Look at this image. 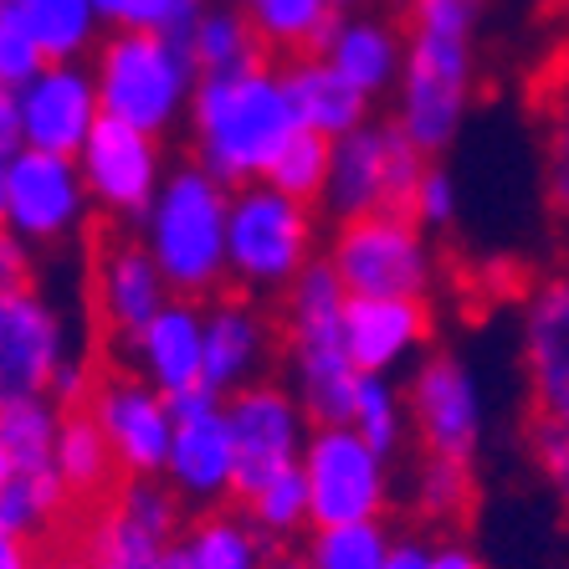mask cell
I'll return each instance as SVG.
<instances>
[{
  "instance_id": "obj_48",
  "label": "cell",
  "mask_w": 569,
  "mask_h": 569,
  "mask_svg": "<svg viewBox=\"0 0 569 569\" xmlns=\"http://www.w3.org/2000/svg\"><path fill=\"white\" fill-rule=\"evenodd\" d=\"M267 569H313L303 543H278L272 555H267Z\"/></svg>"
},
{
  "instance_id": "obj_35",
  "label": "cell",
  "mask_w": 569,
  "mask_h": 569,
  "mask_svg": "<svg viewBox=\"0 0 569 569\" xmlns=\"http://www.w3.org/2000/svg\"><path fill=\"white\" fill-rule=\"evenodd\" d=\"M349 426L370 441L375 451H385L390 462L400 457V447L411 441V406H406V385H396V375H365L355 390V411Z\"/></svg>"
},
{
  "instance_id": "obj_32",
  "label": "cell",
  "mask_w": 569,
  "mask_h": 569,
  "mask_svg": "<svg viewBox=\"0 0 569 569\" xmlns=\"http://www.w3.org/2000/svg\"><path fill=\"white\" fill-rule=\"evenodd\" d=\"M477 503V472L462 457H441V451H416L411 462V513L426 529H457L467 523Z\"/></svg>"
},
{
  "instance_id": "obj_24",
  "label": "cell",
  "mask_w": 569,
  "mask_h": 569,
  "mask_svg": "<svg viewBox=\"0 0 569 569\" xmlns=\"http://www.w3.org/2000/svg\"><path fill=\"white\" fill-rule=\"evenodd\" d=\"M345 329L359 375H400L426 359L437 313L431 298H349Z\"/></svg>"
},
{
  "instance_id": "obj_7",
  "label": "cell",
  "mask_w": 569,
  "mask_h": 569,
  "mask_svg": "<svg viewBox=\"0 0 569 569\" xmlns=\"http://www.w3.org/2000/svg\"><path fill=\"white\" fill-rule=\"evenodd\" d=\"M323 262L339 272L349 298H431L437 288V241L411 211H375L333 221Z\"/></svg>"
},
{
  "instance_id": "obj_16",
  "label": "cell",
  "mask_w": 569,
  "mask_h": 569,
  "mask_svg": "<svg viewBox=\"0 0 569 569\" xmlns=\"http://www.w3.org/2000/svg\"><path fill=\"white\" fill-rule=\"evenodd\" d=\"M78 164L98 221L108 226H139V216L149 211V200L159 196L164 174H170V154H164L159 133H144L133 123L108 119V113L93 129V139L82 144Z\"/></svg>"
},
{
  "instance_id": "obj_30",
  "label": "cell",
  "mask_w": 569,
  "mask_h": 569,
  "mask_svg": "<svg viewBox=\"0 0 569 569\" xmlns=\"http://www.w3.org/2000/svg\"><path fill=\"white\" fill-rule=\"evenodd\" d=\"M186 41H190V52H196L200 78H237V72H252V67L272 62L252 27V16H247V6H231V0H211Z\"/></svg>"
},
{
  "instance_id": "obj_3",
  "label": "cell",
  "mask_w": 569,
  "mask_h": 569,
  "mask_svg": "<svg viewBox=\"0 0 569 569\" xmlns=\"http://www.w3.org/2000/svg\"><path fill=\"white\" fill-rule=\"evenodd\" d=\"M349 288L323 257L278 298L282 329V380L298 390L313 426H339L355 411L359 365L349 355Z\"/></svg>"
},
{
  "instance_id": "obj_20",
  "label": "cell",
  "mask_w": 569,
  "mask_h": 569,
  "mask_svg": "<svg viewBox=\"0 0 569 569\" xmlns=\"http://www.w3.org/2000/svg\"><path fill=\"white\" fill-rule=\"evenodd\" d=\"M282 359L278 303H262L252 292L226 288L206 298V390L237 396L247 385L267 380Z\"/></svg>"
},
{
  "instance_id": "obj_44",
  "label": "cell",
  "mask_w": 569,
  "mask_h": 569,
  "mask_svg": "<svg viewBox=\"0 0 569 569\" xmlns=\"http://www.w3.org/2000/svg\"><path fill=\"white\" fill-rule=\"evenodd\" d=\"M390 569H437V539H396Z\"/></svg>"
},
{
  "instance_id": "obj_18",
  "label": "cell",
  "mask_w": 569,
  "mask_h": 569,
  "mask_svg": "<svg viewBox=\"0 0 569 569\" xmlns=\"http://www.w3.org/2000/svg\"><path fill=\"white\" fill-rule=\"evenodd\" d=\"M406 406H411L416 451H441V457L477 462V447H482V390H477V375L467 370L462 355L431 349L406 375Z\"/></svg>"
},
{
  "instance_id": "obj_46",
  "label": "cell",
  "mask_w": 569,
  "mask_h": 569,
  "mask_svg": "<svg viewBox=\"0 0 569 569\" xmlns=\"http://www.w3.org/2000/svg\"><path fill=\"white\" fill-rule=\"evenodd\" d=\"M437 569H488V559L462 539H437Z\"/></svg>"
},
{
  "instance_id": "obj_45",
  "label": "cell",
  "mask_w": 569,
  "mask_h": 569,
  "mask_svg": "<svg viewBox=\"0 0 569 569\" xmlns=\"http://www.w3.org/2000/svg\"><path fill=\"white\" fill-rule=\"evenodd\" d=\"M27 149V133H21V113H16V98L0 88V159Z\"/></svg>"
},
{
  "instance_id": "obj_10",
  "label": "cell",
  "mask_w": 569,
  "mask_h": 569,
  "mask_svg": "<svg viewBox=\"0 0 569 569\" xmlns=\"http://www.w3.org/2000/svg\"><path fill=\"white\" fill-rule=\"evenodd\" d=\"M190 508L164 477H123L82 523V569H170Z\"/></svg>"
},
{
  "instance_id": "obj_17",
  "label": "cell",
  "mask_w": 569,
  "mask_h": 569,
  "mask_svg": "<svg viewBox=\"0 0 569 569\" xmlns=\"http://www.w3.org/2000/svg\"><path fill=\"white\" fill-rule=\"evenodd\" d=\"M164 482L180 492V503H186L190 513L226 508L241 498L237 437H231L221 396L200 390V396L174 400V441H170Z\"/></svg>"
},
{
  "instance_id": "obj_49",
  "label": "cell",
  "mask_w": 569,
  "mask_h": 569,
  "mask_svg": "<svg viewBox=\"0 0 569 569\" xmlns=\"http://www.w3.org/2000/svg\"><path fill=\"white\" fill-rule=\"evenodd\" d=\"M345 6H349V11H355V6H370V0H345Z\"/></svg>"
},
{
  "instance_id": "obj_26",
  "label": "cell",
  "mask_w": 569,
  "mask_h": 569,
  "mask_svg": "<svg viewBox=\"0 0 569 569\" xmlns=\"http://www.w3.org/2000/svg\"><path fill=\"white\" fill-rule=\"evenodd\" d=\"M282 78H288L298 123L313 129V133H323V139H345V133H355L359 123L375 119V103L359 93L355 82H349L323 52H308V57L282 62Z\"/></svg>"
},
{
  "instance_id": "obj_21",
  "label": "cell",
  "mask_w": 569,
  "mask_h": 569,
  "mask_svg": "<svg viewBox=\"0 0 569 569\" xmlns=\"http://www.w3.org/2000/svg\"><path fill=\"white\" fill-rule=\"evenodd\" d=\"M518 359H523V385H529V416L569 426V267L523 292Z\"/></svg>"
},
{
  "instance_id": "obj_22",
  "label": "cell",
  "mask_w": 569,
  "mask_h": 569,
  "mask_svg": "<svg viewBox=\"0 0 569 569\" xmlns=\"http://www.w3.org/2000/svg\"><path fill=\"white\" fill-rule=\"evenodd\" d=\"M21 113V133L31 149L47 154H82V144L93 139L103 123V98H98L93 62H47L31 82L6 88Z\"/></svg>"
},
{
  "instance_id": "obj_4",
  "label": "cell",
  "mask_w": 569,
  "mask_h": 569,
  "mask_svg": "<svg viewBox=\"0 0 569 569\" xmlns=\"http://www.w3.org/2000/svg\"><path fill=\"white\" fill-rule=\"evenodd\" d=\"M57 441L62 406L52 396H0V533L41 543L78 508Z\"/></svg>"
},
{
  "instance_id": "obj_15",
  "label": "cell",
  "mask_w": 569,
  "mask_h": 569,
  "mask_svg": "<svg viewBox=\"0 0 569 569\" xmlns=\"http://www.w3.org/2000/svg\"><path fill=\"white\" fill-rule=\"evenodd\" d=\"M88 411L103 426L123 477H164L174 441V400L164 390H154L144 375L113 359V365H98Z\"/></svg>"
},
{
  "instance_id": "obj_50",
  "label": "cell",
  "mask_w": 569,
  "mask_h": 569,
  "mask_svg": "<svg viewBox=\"0 0 569 569\" xmlns=\"http://www.w3.org/2000/svg\"><path fill=\"white\" fill-rule=\"evenodd\" d=\"M231 6H241V0H231Z\"/></svg>"
},
{
  "instance_id": "obj_6",
  "label": "cell",
  "mask_w": 569,
  "mask_h": 569,
  "mask_svg": "<svg viewBox=\"0 0 569 569\" xmlns=\"http://www.w3.org/2000/svg\"><path fill=\"white\" fill-rule=\"evenodd\" d=\"M318 206L292 200L272 180L231 190V288L278 303L292 282L323 257Z\"/></svg>"
},
{
  "instance_id": "obj_9",
  "label": "cell",
  "mask_w": 569,
  "mask_h": 569,
  "mask_svg": "<svg viewBox=\"0 0 569 569\" xmlns=\"http://www.w3.org/2000/svg\"><path fill=\"white\" fill-rule=\"evenodd\" d=\"M477 37L406 31V72L390 98V119L411 133L431 159H441L467 123L477 78Z\"/></svg>"
},
{
  "instance_id": "obj_25",
  "label": "cell",
  "mask_w": 569,
  "mask_h": 569,
  "mask_svg": "<svg viewBox=\"0 0 569 569\" xmlns=\"http://www.w3.org/2000/svg\"><path fill=\"white\" fill-rule=\"evenodd\" d=\"M323 57H329L370 103L396 98L400 72H406V27H396L390 16L370 11V6H355V11H345L339 27L329 31Z\"/></svg>"
},
{
  "instance_id": "obj_13",
  "label": "cell",
  "mask_w": 569,
  "mask_h": 569,
  "mask_svg": "<svg viewBox=\"0 0 569 569\" xmlns=\"http://www.w3.org/2000/svg\"><path fill=\"white\" fill-rule=\"evenodd\" d=\"M226 421H231V437H237L241 498L262 488V482H272V477L303 467L313 416L282 375H267V380L247 385L237 396H226Z\"/></svg>"
},
{
  "instance_id": "obj_31",
  "label": "cell",
  "mask_w": 569,
  "mask_h": 569,
  "mask_svg": "<svg viewBox=\"0 0 569 569\" xmlns=\"http://www.w3.org/2000/svg\"><path fill=\"white\" fill-rule=\"evenodd\" d=\"M57 462H62L67 488H72V498H78L82 508L103 503L108 492L123 482L119 457H113V447H108V437H103V426L93 421V411H88V406H78V411H62V441H57Z\"/></svg>"
},
{
  "instance_id": "obj_38",
  "label": "cell",
  "mask_w": 569,
  "mask_h": 569,
  "mask_svg": "<svg viewBox=\"0 0 569 569\" xmlns=\"http://www.w3.org/2000/svg\"><path fill=\"white\" fill-rule=\"evenodd\" d=\"M211 0H103L108 27L123 31H159V37H190Z\"/></svg>"
},
{
  "instance_id": "obj_43",
  "label": "cell",
  "mask_w": 569,
  "mask_h": 569,
  "mask_svg": "<svg viewBox=\"0 0 569 569\" xmlns=\"http://www.w3.org/2000/svg\"><path fill=\"white\" fill-rule=\"evenodd\" d=\"M16 282H31V247L6 231V241H0V288H16Z\"/></svg>"
},
{
  "instance_id": "obj_33",
  "label": "cell",
  "mask_w": 569,
  "mask_h": 569,
  "mask_svg": "<svg viewBox=\"0 0 569 569\" xmlns=\"http://www.w3.org/2000/svg\"><path fill=\"white\" fill-rule=\"evenodd\" d=\"M539 133H543V196L569 226V52L539 88Z\"/></svg>"
},
{
  "instance_id": "obj_42",
  "label": "cell",
  "mask_w": 569,
  "mask_h": 569,
  "mask_svg": "<svg viewBox=\"0 0 569 569\" xmlns=\"http://www.w3.org/2000/svg\"><path fill=\"white\" fill-rule=\"evenodd\" d=\"M529 457L539 467V477L549 482V492L569 508V426L529 416Z\"/></svg>"
},
{
  "instance_id": "obj_11",
  "label": "cell",
  "mask_w": 569,
  "mask_h": 569,
  "mask_svg": "<svg viewBox=\"0 0 569 569\" xmlns=\"http://www.w3.org/2000/svg\"><path fill=\"white\" fill-rule=\"evenodd\" d=\"M93 196L72 154H47L27 144L0 159V221L31 252L78 241L93 226Z\"/></svg>"
},
{
  "instance_id": "obj_28",
  "label": "cell",
  "mask_w": 569,
  "mask_h": 569,
  "mask_svg": "<svg viewBox=\"0 0 569 569\" xmlns=\"http://www.w3.org/2000/svg\"><path fill=\"white\" fill-rule=\"evenodd\" d=\"M0 6H11L27 21L47 62H93L113 31L98 0H0Z\"/></svg>"
},
{
  "instance_id": "obj_1",
  "label": "cell",
  "mask_w": 569,
  "mask_h": 569,
  "mask_svg": "<svg viewBox=\"0 0 569 569\" xmlns=\"http://www.w3.org/2000/svg\"><path fill=\"white\" fill-rule=\"evenodd\" d=\"M303 129L292 108L282 62H262L237 78H206L190 108V159H200L226 186H257L272 174L282 144Z\"/></svg>"
},
{
  "instance_id": "obj_12",
  "label": "cell",
  "mask_w": 569,
  "mask_h": 569,
  "mask_svg": "<svg viewBox=\"0 0 569 569\" xmlns=\"http://www.w3.org/2000/svg\"><path fill=\"white\" fill-rule=\"evenodd\" d=\"M308 498H313V529H345V523H385L396 492H390V457L375 451L349 421L313 426L303 451Z\"/></svg>"
},
{
  "instance_id": "obj_41",
  "label": "cell",
  "mask_w": 569,
  "mask_h": 569,
  "mask_svg": "<svg viewBox=\"0 0 569 569\" xmlns=\"http://www.w3.org/2000/svg\"><path fill=\"white\" fill-rule=\"evenodd\" d=\"M488 0H406V31H441V37H477Z\"/></svg>"
},
{
  "instance_id": "obj_14",
  "label": "cell",
  "mask_w": 569,
  "mask_h": 569,
  "mask_svg": "<svg viewBox=\"0 0 569 569\" xmlns=\"http://www.w3.org/2000/svg\"><path fill=\"white\" fill-rule=\"evenodd\" d=\"M82 359L67 313L41 292V282L0 288V396H52L57 375Z\"/></svg>"
},
{
  "instance_id": "obj_39",
  "label": "cell",
  "mask_w": 569,
  "mask_h": 569,
  "mask_svg": "<svg viewBox=\"0 0 569 569\" xmlns=\"http://www.w3.org/2000/svg\"><path fill=\"white\" fill-rule=\"evenodd\" d=\"M47 67V52L37 47V37L27 31V21L0 6V88H21Z\"/></svg>"
},
{
  "instance_id": "obj_27",
  "label": "cell",
  "mask_w": 569,
  "mask_h": 569,
  "mask_svg": "<svg viewBox=\"0 0 569 569\" xmlns=\"http://www.w3.org/2000/svg\"><path fill=\"white\" fill-rule=\"evenodd\" d=\"M267 555L272 543L247 518V508L226 503L190 513L180 543L170 549V569H267Z\"/></svg>"
},
{
  "instance_id": "obj_23",
  "label": "cell",
  "mask_w": 569,
  "mask_h": 569,
  "mask_svg": "<svg viewBox=\"0 0 569 569\" xmlns=\"http://www.w3.org/2000/svg\"><path fill=\"white\" fill-rule=\"evenodd\" d=\"M113 359L144 375L170 400H186L206 390V303L170 298L139 333L113 345Z\"/></svg>"
},
{
  "instance_id": "obj_40",
  "label": "cell",
  "mask_w": 569,
  "mask_h": 569,
  "mask_svg": "<svg viewBox=\"0 0 569 569\" xmlns=\"http://www.w3.org/2000/svg\"><path fill=\"white\" fill-rule=\"evenodd\" d=\"M411 216L431 237H441V231L457 226V216H462V190H457V174H451L447 164L431 159V170H426L421 190H416V200H411Z\"/></svg>"
},
{
  "instance_id": "obj_36",
  "label": "cell",
  "mask_w": 569,
  "mask_h": 569,
  "mask_svg": "<svg viewBox=\"0 0 569 569\" xmlns=\"http://www.w3.org/2000/svg\"><path fill=\"white\" fill-rule=\"evenodd\" d=\"M303 549L313 569H390L396 533L385 523H345V529H313Z\"/></svg>"
},
{
  "instance_id": "obj_34",
  "label": "cell",
  "mask_w": 569,
  "mask_h": 569,
  "mask_svg": "<svg viewBox=\"0 0 569 569\" xmlns=\"http://www.w3.org/2000/svg\"><path fill=\"white\" fill-rule=\"evenodd\" d=\"M247 518H252L257 529L267 533V543L278 549V543H298L313 533V498H308V477L303 467H292V472L272 477L262 488H252L241 498Z\"/></svg>"
},
{
  "instance_id": "obj_8",
  "label": "cell",
  "mask_w": 569,
  "mask_h": 569,
  "mask_svg": "<svg viewBox=\"0 0 569 569\" xmlns=\"http://www.w3.org/2000/svg\"><path fill=\"white\" fill-rule=\"evenodd\" d=\"M431 154L390 113H375L355 133L333 139V174L323 190V221H355L375 211H411Z\"/></svg>"
},
{
  "instance_id": "obj_2",
  "label": "cell",
  "mask_w": 569,
  "mask_h": 569,
  "mask_svg": "<svg viewBox=\"0 0 569 569\" xmlns=\"http://www.w3.org/2000/svg\"><path fill=\"white\" fill-rule=\"evenodd\" d=\"M133 231L159 262L174 298L206 303L231 288V186L200 159L170 164Z\"/></svg>"
},
{
  "instance_id": "obj_19",
  "label": "cell",
  "mask_w": 569,
  "mask_h": 569,
  "mask_svg": "<svg viewBox=\"0 0 569 569\" xmlns=\"http://www.w3.org/2000/svg\"><path fill=\"white\" fill-rule=\"evenodd\" d=\"M170 298V282L133 226H113L98 237L93 267H88V308H93V323L103 329L108 349L144 329Z\"/></svg>"
},
{
  "instance_id": "obj_29",
  "label": "cell",
  "mask_w": 569,
  "mask_h": 569,
  "mask_svg": "<svg viewBox=\"0 0 569 569\" xmlns=\"http://www.w3.org/2000/svg\"><path fill=\"white\" fill-rule=\"evenodd\" d=\"M241 6L252 16V27L272 62L323 52L329 31L339 27V16L349 11L345 0H241Z\"/></svg>"
},
{
  "instance_id": "obj_37",
  "label": "cell",
  "mask_w": 569,
  "mask_h": 569,
  "mask_svg": "<svg viewBox=\"0 0 569 569\" xmlns=\"http://www.w3.org/2000/svg\"><path fill=\"white\" fill-rule=\"evenodd\" d=\"M329 174H333V139L313 129H298L282 144L278 164H272V186L288 190L292 200H308V206H323V190H329Z\"/></svg>"
},
{
  "instance_id": "obj_5",
  "label": "cell",
  "mask_w": 569,
  "mask_h": 569,
  "mask_svg": "<svg viewBox=\"0 0 569 569\" xmlns=\"http://www.w3.org/2000/svg\"><path fill=\"white\" fill-rule=\"evenodd\" d=\"M93 78L103 113L133 123L144 133H164L190 123V108L200 93V67L186 37H159V31H123L113 27L93 57Z\"/></svg>"
},
{
  "instance_id": "obj_47",
  "label": "cell",
  "mask_w": 569,
  "mask_h": 569,
  "mask_svg": "<svg viewBox=\"0 0 569 569\" xmlns=\"http://www.w3.org/2000/svg\"><path fill=\"white\" fill-rule=\"evenodd\" d=\"M0 569H41L37 565V543L16 539V533H0Z\"/></svg>"
}]
</instances>
